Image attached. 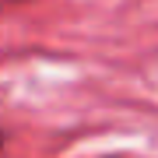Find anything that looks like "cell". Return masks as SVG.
I'll use <instances>...</instances> for the list:
<instances>
[{"mask_svg": "<svg viewBox=\"0 0 158 158\" xmlns=\"http://www.w3.org/2000/svg\"><path fill=\"white\" fill-rule=\"evenodd\" d=\"M0 148H4V137H0Z\"/></svg>", "mask_w": 158, "mask_h": 158, "instance_id": "1", "label": "cell"}]
</instances>
